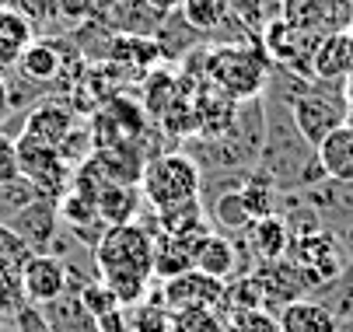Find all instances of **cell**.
<instances>
[{
  "label": "cell",
  "instance_id": "obj_32",
  "mask_svg": "<svg viewBox=\"0 0 353 332\" xmlns=\"http://www.w3.org/2000/svg\"><path fill=\"white\" fill-rule=\"evenodd\" d=\"M21 178L18 172V147H14V136L4 133V126H0V189H8Z\"/></svg>",
  "mask_w": 353,
  "mask_h": 332
},
{
  "label": "cell",
  "instance_id": "obj_9",
  "mask_svg": "<svg viewBox=\"0 0 353 332\" xmlns=\"http://www.w3.org/2000/svg\"><path fill=\"white\" fill-rule=\"evenodd\" d=\"M11 227L32 245V252H49V245H57V227H60L57 200L35 193L25 207L11 214Z\"/></svg>",
  "mask_w": 353,
  "mask_h": 332
},
{
  "label": "cell",
  "instance_id": "obj_37",
  "mask_svg": "<svg viewBox=\"0 0 353 332\" xmlns=\"http://www.w3.org/2000/svg\"><path fill=\"white\" fill-rule=\"evenodd\" d=\"M339 91H343V105H346V112L353 116V70L343 77V84H339Z\"/></svg>",
  "mask_w": 353,
  "mask_h": 332
},
{
  "label": "cell",
  "instance_id": "obj_35",
  "mask_svg": "<svg viewBox=\"0 0 353 332\" xmlns=\"http://www.w3.org/2000/svg\"><path fill=\"white\" fill-rule=\"evenodd\" d=\"M14 332H53V329L46 325V318L39 315V308L21 304V308L14 311Z\"/></svg>",
  "mask_w": 353,
  "mask_h": 332
},
{
  "label": "cell",
  "instance_id": "obj_27",
  "mask_svg": "<svg viewBox=\"0 0 353 332\" xmlns=\"http://www.w3.org/2000/svg\"><path fill=\"white\" fill-rule=\"evenodd\" d=\"M126 329L130 332H172V311L161 304V294L133 304L126 311Z\"/></svg>",
  "mask_w": 353,
  "mask_h": 332
},
{
  "label": "cell",
  "instance_id": "obj_21",
  "mask_svg": "<svg viewBox=\"0 0 353 332\" xmlns=\"http://www.w3.org/2000/svg\"><path fill=\"white\" fill-rule=\"evenodd\" d=\"M32 28L28 21L14 11V8H0V74L14 70L18 56L25 53V45L32 42Z\"/></svg>",
  "mask_w": 353,
  "mask_h": 332
},
{
  "label": "cell",
  "instance_id": "obj_15",
  "mask_svg": "<svg viewBox=\"0 0 353 332\" xmlns=\"http://www.w3.org/2000/svg\"><path fill=\"white\" fill-rule=\"evenodd\" d=\"M245 245L252 252L256 262H276L287 256L290 249V227H287V217L283 214H270V217H259L252 220V227L245 231Z\"/></svg>",
  "mask_w": 353,
  "mask_h": 332
},
{
  "label": "cell",
  "instance_id": "obj_11",
  "mask_svg": "<svg viewBox=\"0 0 353 332\" xmlns=\"http://www.w3.org/2000/svg\"><path fill=\"white\" fill-rule=\"evenodd\" d=\"M263 287V301H266V311L270 308H283L290 301H301L308 298V280L301 276V269L290 262V259H276V262H259V269H252Z\"/></svg>",
  "mask_w": 353,
  "mask_h": 332
},
{
  "label": "cell",
  "instance_id": "obj_5",
  "mask_svg": "<svg viewBox=\"0 0 353 332\" xmlns=\"http://www.w3.org/2000/svg\"><path fill=\"white\" fill-rule=\"evenodd\" d=\"M18 147V172L21 178L35 189L39 196H63L67 193V175H70V165L63 161V154L49 144H39L32 136H18L14 140Z\"/></svg>",
  "mask_w": 353,
  "mask_h": 332
},
{
  "label": "cell",
  "instance_id": "obj_28",
  "mask_svg": "<svg viewBox=\"0 0 353 332\" xmlns=\"http://www.w3.org/2000/svg\"><path fill=\"white\" fill-rule=\"evenodd\" d=\"M228 322L217 308H182L172 311V332H224Z\"/></svg>",
  "mask_w": 353,
  "mask_h": 332
},
{
  "label": "cell",
  "instance_id": "obj_12",
  "mask_svg": "<svg viewBox=\"0 0 353 332\" xmlns=\"http://www.w3.org/2000/svg\"><path fill=\"white\" fill-rule=\"evenodd\" d=\"M353 70V39L346 28L325 32L312 53V77L325 84H343V77Z\"/></svg>",
  "mask_w": 353,
  "mask_h": 332
},
{
  "label": "cell",
  "instance_id": "obj_43",
  "mask_svg": "<svg viewBox=\"0 0 353 332\" xmlns=\"http://www.w3.org/2000/svg\"><path fill=\"white\" fill-rule=\"evenodd\" d=\"M346 4H350V8H353V0H346Z\"/></svg>",
  "mask_w": 353,
  "mask_h": 332
},
{
  "label": "cell",
  "instance_id": "obj_8",
  "mask_svg": "<svg viewBox=\"0 0 353 332\" xmlns=\"http://www.w3.org/2000/svg\"><path fill=\"white\" fill-rule=\"evenodd\" d=\"M224 301V280H214L199 269L179 273L172 280H165L161 287V304L168 311H182V308H217Z\"/></svg>",
  "mask_w": 353,
  "mask_h": 332
},
{
  "label": "cell",
  "instance_id": "obj_23",
  "mask_svg": "<svg viewBox=\"0 0 353 332\" xmlns=\"http://www.w3.org/2000/svg\"><path fill=\"white\" fill-rule=\"evenodd\" d=\"M14 11L28 21L35 39H57L67 28V18L60 11V0H18Z\"/></svg>",
  "mask_w": 353,
  "mask_h": 332
},
{
  "label": "cell",
  "instance_id": "obj_24",
  "mask_svg": "<svg viewBox=\"0 0 353 332\" xmlns=\"http://www.w3.org/2000/svg\"><path fill=\"white\" fill-rule=\"evenodd\" d=\"M238 189H241V185L221 189V193L214 196V203H210V220H214L221 231H228V234H245V231L252 227V217H248V210H245V200H241Z\"/></svg>",
  "mask_w": 353,
  "mask_h": 332
},
{
  "label": "cell",
  "instance_id": "obj_7",
  "mask_svg": "<svg viewBox=\"0 0 353 332\" xmlns=\"http://www.w3.org/2000/svg\"><path fill=\"white\" fill-rule=\"evenodd\" d=\"M94 21L112 35H143L154 39L165 14H158L147 0H102L94 11Z\"/></svg>",
  "mask_w": 353,
  "mask_h": 332
},
{
  "label": "cell",
  "instance_id": "obj_33",
  "mask_svg": "<svg viewBox=\"0 0 353 332\" xmlns=\"http://www.w3.org/2000/svg\"><path fill=\"white\" fill-rule=\"evenodd\" d=\"M25 304V298H21V280H18V273H11V269H0V315H11L14 318V311Z\"/></svg>",
  "mask_w": 353,
  "mask_h": 332
},
{
  "label": "cell",
  "instance_id": "obj_6",
  "mask_svg": "<svg viewBox=\"0 0 353 332\" xmlns=\"http://www.w3.org/2000/svg\"><path fill=\"white\" fill-rule=\"evenodd\" d=\"M18 280H21L25 304L42 308L67 291V262L57 252H32L25 266L18 269Z\"/></svg>",
  "mask_w": 353,
  "mask_h": 332
},
{
  "label": "cell",
  "instance_id": "obj_30",
  "mask_svg": "<svg viewBox=\"0 0 353 332\" xmlns=\"http://www.w3.org/2000/svg\"><path fill=\"white\" fill-rule=\"evenodd\" d=\"M228 332H280V322L266 308H248V311H231Z\"/></svg>",
  "mask_w": 353,
  "mask_h": 332
},
{
  "label": "cell",
  "instance_id": "obj_4",
  "mask_svg": "<svg viewBox=\"0 0 353 332\" xmlns=\"http://www.w3.org/2000/svg\"><path fill=\"white\" fill-rule=\"evenodd\" d=\"M94 266L98 273L105 269H133L143 276H154V234L143 231L140 224H119L105 227L102 238L94 242Z\"/></svg>",
  "mask_w": 353,
  "mask_h": 332
},
{
  "label": "cell",
  "instance_id": "obj_36",
  "mask_svg": "<svg viewBox=\"0 0 353 332\" xmlns=\"http://www.w3.org/2000/svg\"><path fill=\"white\" fill-rule=\"evenodd\" d=\"M8 116H11V87H8V77L0 74V126H4Z\"/></svg>",
  "mask_w": 353,
  "mask_h": 332
},
{
  "label": "cell",
  "instance_id": "obj_2",
  "mask_svg": "<svg viewBox=\"0 0 353 332\" xmlns=\"http://www.w3.org/2000/svg\"><path fill=\"white\" fill-rule=\"evenodd\" d=\"M137 185L143 189V200L154 207V214H165V210L199 200L203 175H199V168L189 154H158L143 165Z\"/></svg>",
  "mask_w": 353,
  "mask_h": 332
},
{
  "label": "cell",
  "instance_id": "obj_10",
  "mask_svg": "<svg viewBox=\"0 0 353 332\" xmlns=\"http://www.w3.org/2000/svg\"><path fill=\"white\" fill-rule=\"evenodd\" d=\"M63 50H67V42H60V39H32L25 45V53L18 56L14 70H8V74L21 77L25 84L49 87L63 74Z\"/></svg>",
  "mask_w": 353,
  "mask_h": 332
},
{
  "label": "cell",
  "instance_id": "obj_29",
  "mask_svg": "<svg viewBox=\"0 0 353 332\" xmlns=\"http://www.w3.org/2000/svg\"><path fill=\"white\" fill-rule=\"evenodd\" d=\"M28 256H32V245L21 238V234H18L11 224L0 220V269L18 273V269L25 266V259H28Z\"/></svg>",
  "mask_w": 353,
  "mask_h": 332
},
{
  "label": "cell",
  "instance_id": "obj_41",
  "mask_svg": "<svg viewBox=\"0 0 353 332\" xmlns=\"http://www.w3.org/2000/svg\"><path fill=\"white\" fill-rule=\"evenodd\" d=\"M346 32H350V39H353V14H350V25H346Z\"/></svg>",
  "mask_w": 353,
  "mask_h": 332
},
{
  "label": "cell",
  "instance_id": "obj_42",
  "mask_svg": "<svg viewBox=\"0 0 353 332\" xmlns=\"http://www.w3.org/2000/svg\"><path fill=\"white\" fill-rule=\"evenodd\" d=\"M346 123H350V126H353V116H346Z\"/></svg>",
  "mask_w": 353,
  "mask_h": 332
},
{
  "label": "cell",
  "instance_id": "obj_1",
  "mask_svg": "<svg viewBox=\"0 0 353 332\" xmlns=\"http://www.w3.org/2000/svg\"><path fill=\"white\" fill-rule=\"evenodd\" d=\"M273 74V63L259 42H224L207 53V77L210 87L228 94L231 102L259 98L266 91V81Z\"/></svg>",
  "mask_w": 353,
  "mask_h": 332
},
{
  "label": "cell",
  "instance_id": "obj_16",
  "mask_svg": "<svg viewBox=\"0 0 353 332\" xmlns=\"http://www.w3.org/2000/svg\"><path fill=\"white\" fill-rule=\"evenodd\" d=\"M315 158L322 165V175L332 182H353V126H336L322 144L315 147Z\"/></svg>",
  "mask_w": 353,
  "mask_h": 332
},
{
  "label": "cell",
  "instance_id": "obj_18",
  "mask_svg": "<svg viewBox=\"0 0 353 332\" xmlns=\"http://www.w3.org/2000/svg\"><path fill=\"white\" fill-rule=\"evenodd\" d=\"M276 322H280V332H339V318L312 298L283 304L276 311Z\"/></svg>",
  "mask_w": 353,
  "mask_h": 332
},
{
  "label": "cell",
  "instance_id": "obj_13",
  "mask_svg": "<svg viewBox=\"0 0 353 332\" xmlns=\"http://www.w3.org/2000/svg\"><path fill=\"white\" fill-rule=\"evenodd\" d=\"M192 269L207 273L214 280H234L238 276V249L234 242H228L224 234H199V238L192 242Z\"/></svg>",
  "mask_w": 353,
  "mask_h": 332
},
{
  "label": "cell",
  "instance_id": "obj_34",
  "mask_svg": "<svg viewBox=\"0 0 353 332\" xmlns=\"http://www.w3.org/2000/svg\"><path fill=\"white\" fill-rule=\"evenodd\" d=\"M98 4H102V0H60V11H63L67 25H81V21L94 18Z\"/></svg>",
  "mask_w": 353,
  "mask_h": 332
},
{
  "label": "cell",
  "instance_id": "obj_38",
  "mask_svg": "<svg viewBox=\"0 0 353 332\" xmlns=\"http://www.w3.org/2000/svg\"><path fill=\"white\" fill-rule=\"evenodd\" d=\"M150 8H154L158 14H175L179 8H182V0H147Z\"/></svg>",
  "mask_w": 353,
  "mask_h": 332
},
{
  "label": "cell",
  "instance_id": "obj_25",
  "mask_svg": "<svg viewBox=\"0 0 353 332\" xmlns=\"http://www.w3.org/2000/svg\"><path fill=\"white\" fill-rule=\"evenodd\" d=\"M192 269V242H179V238H165L158 234L154 238V266L150 273L161 276V280H172L179 273H189Z\"/></svg>",
  "mask_w": 353,
  "mask_h": 332
},
{
  "label": "cell",
  "instance_id": "obj_17",
  "mask_svg": "<svg viewBox=\"0 0 353 332\" xmlns=\"http://www.w3.org/2000/svg\"><path fill=\"white\" fill-rule=\"evenodd\" d=\"M94 210L98 220L105 227H119V224H133L137 210H140V185H126V182H105L94 196Z\"/></svg>",
  "mask_w": 353,
  "mask_h": 332
},
{
  "label": "cell",
  "instance_id": "obj_40",
  "mask_svg": "<svg viewBox=\"0 0 353 332\" xmlns=\"http://www.w3.org/2000/svg\"><path fill=\"white\" fill-rule=\"evenodd\" d=\"M18 4V0H0V8H14Z\"/></svg>",
  "mask_w": 353,
  "mask_h": 332
},
{
  "label": "cell",
  "instance_id": "obj_3",
  "mask_svg": "<svg viewBox=\"0 0 353 332\" xmlns=\"http://www.w3.org/2000/svg\"><path fill=\"white\" fill-rule=\"evenodd\" d=\"M346 116L350 112L343 105L339 84H325V81H315V77L301 87V94H294V102H290V119L312 147H319L336 126H343Z\"/></svg>",
  "mask_w": 353,
  "mask_h": 332
},
{
  "label": "cell",
  "instance_id": "obj_26",
  "mask_svg": "<svg viewBox=\"0 0 353 332\" xmlns=\"http://www.w3.org/2000/svg\"><path fill=\"white\" fill-rule=\"evenodd\" d=\"M98 280L109 287V294L116 298L119 308H133V304L147 301L150 276H143V273H133V269H105V273H98Z\"/></svg>",
  "mask_w": 353,
  "mask_h": 332
},
{
  "label": "cell",
  "instance_id": "obj_20",
  "mask_svg": "<svg viewBox=\"0 0 353 332\" xmlns=\"http://www.w3.org/2000/svg\"><path fill=\"white\" fill-rule=\"evenodd\" d=\"M179 14L199 39H214L231 21V0H182Z\"/></svg>",
  "mask_w": 353,
  "mask_h": 332
},
{
  "label": "cell",
  "instance_id": "obj_39",
  "mask_svg": "<svg viewBox=\"0 0 353 332\" xmlns=\"http://www.w3.org/2000/svg\"><path fill=\"white\" fill-rule=\"evenodd\" d=\"M273 4H276L280 11H287V4H290V0H273Z\"/></svg>",
  "mask_w": 353,
  "mask_h": 332
},
{
  "label": "cell",
  "instance_id": "obj_14",
  "mask_svg": "<svg viewBox=\"0 0 353 332\" xmlns=\"http://www.w3.org/2000/svg\"><path fill=\"white\" fill-rule=\"evenodd\" d=\"M77 129V116L67 109V105H60V102H42V105H35L32 112H28V119H25V136H32V140H39V144H49V147H63V140L70 136Z\"/></svg>",
  "mask_w": 353,
  "mask_h": 332
},
{
  "label": "cell",
  "instance_id": "obj_31",
  "mask_svg": "<svg viewBox=\"0 0 353 332\" xmlns=\"http://www.w3.org/2000/svg\"><path fill=\"white\" fill-rule=\"evenodd\" d=\"M77 294H81L84 308L91 311V318H102V315H109V311H116V308H119V304H116V298L109 294V287H105V283L98 280V276H94V280H88Z\"/></svg>",
  "mask_w": 353,
  "mask_h": 332
},
{
  "label": "cell",
  "instance_id": "obj_19",
  "mask_svg": "<svg viewBox=\"0 0 353 332\" xmlns=\"http://www.w3.org/2000/svg\"><path fill=\"white\" fill-rule=\"evenodd\" d=\"M39 315L46 318V325L53 332H98L91 311L84 308L77 291H63L57 301H49L39 308Z\"/></svg>",
  "mask_w": 353,
  "mask_h": 332
},
{
  "label": "cell",
  "instance_id": "obj_22",
  "mask_svg": "<svg viewBox=\"0 0 353 332\" xmlns=\"http://www.w3.org/2000/svg\"><path fill=\"white\" fill-rule=\"evenodd\" d=\"M158 224H161L165 238H179V242H196L199 234H207V214H203V203L199 200L158 214Z\"/></svg>",
  "mask_w": 353,
  "mask_h": 332
}]
</instances>
